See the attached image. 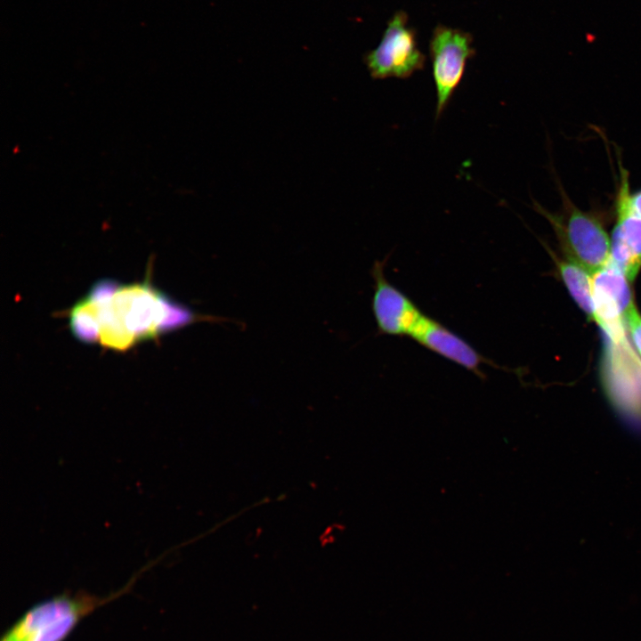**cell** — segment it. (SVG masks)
Returning <instances> with one entry per match:
<instances>
[{
    "instance_id": "obj_1",
    "label": "cell",
    "mask_w": 641,
    "mask_h": 641,
    "mask_svg": "<svg viewBox=\"0 0 641 641\" xmlns=\"http://www.w3.org/2000/svg\"><path fill=\"white\" fill-rule=\"evenodd\" d=\"M221 319L174 301L148 280L133 284L99 280L69 312L71 331L79 340L116 350L195 321Z\"/></svg>"
},
{
    "instance_id": "obj_2",
    "label": "cell",
    "mask_w": 641,
    "mask_h": 641,
    "mask_svg": "<svg viewBox=\"0 0 641 641\" xmlns=\"http://www.w3.org/2000/svg\"><path fill=\"white\" fill-rule=\"evenodd\" d=\"M134 584L104 597L85 592L62 593L44 600L19 618L1 641H64L77 625L96 608L123 595Z\"/></svg>"
},
{
    "instance_id": "obj_3",
    "label": "cell",
    "mask_w": 641,
    "mask_h": 641,
    "mask_svg": "<svg viewBox=\"0 0 641 641\" xmlns=\"http://www.w3.org/2000/svg\"><path fill=\"white\" fill-rule=\"evenodd\" d=\"M627 333L605 337L603 383L613 407L641 429V358Z\"/></svg>"
},
{
    "instance_id": "obj_4",
    "label": "cell",
    "mask_w": 641,
    "mask_h": 641,
    "mask_svg": "<svg viewBox=\"0 0 641 641\" xmlns=\"http://www.w3.org/2000/svg\"><path fill=\"white\" fill-rule=\"evenodd\" d=\"M564 201L566 212L563 217L537 207L553 225L569 259L593 275L609 261L611 239L596 217L580 210L567 198Z\"/></svg>"
},
{
    "instance_id": "obj_5",
    "label": "cell",
    "mask_w": 641,
    "mask_h": 641,
    "mask_svg": "<svg viewBox=\"0 0 641 641\" xmlns=\"http://www.w3.org/2000/svg\"><path fill=\"white\" fill-rule=\"evenodd\" d=\"M363 61L374 79H406L424 69L426 55L418 48L417 31L409 24L406 12L394 13L378 45Z\"/></svg>"
},
{
    "instance_id": "obj_6",
    "label": "cell",
    "mask_w": 641,
    "mask_h": 641,
    "mask_svg": "<svg viewBox=\"0 0 641 641\" xmlns=\"http://www.w3.org/2000/svg\"><path fill=\"white\" fill-rule=\"evenodd\" d=\"M471 33L437 24L429 41V56L436 93L435 119L448 107L460 85L467 61L475 55Z\"/></svg>"
},
{
    "instance_id": "obj_7",
    "label": "cell",
    "mask_w": 641,
    "mask_h": 641,
    "mask_svg": "<svg viewBox=\"0 0 641 641\" xmlns=\"http://www.w3.org/2000/svg\"><path fill=\"white\" fill-rule=\"evenodd\" d=\"M385 261H377L371 268L374 280L372 312L378 334L411 337L426 314L385 274Z\"/></svg>"
},
{
    "instance_id": "obj_8",
    "label": "cell",
    "mask_w": 641,
    "mask_h": 641,
    "mask_svg": "<svg viewBox=\"0 0 641 641\" xmlns=\"http://www.w3.org/2000/svg\"><path fill=\"white\" fill-rule=\"evenodd\" d=\"M616 197V223L611 239V259L632 281L641 268V217L629 205L628 172L621 169Z\"/></svg>"
},
{
    "instance_id": "obj_9",
    "label": "cell",
    "mask_w": 641,
    "mask_h": 641,
    "mask_svg": "<svg viewBox=\"0 0 641 641\" xmlns=\"http://www.w3.org/2000/svg\"><path fill=\"white\" fill-rule=\"evenodd\" d=\"M427 350L471 371L480 378L485 375L482 366L500 368L481 354L467 341L438 320L426 315L411 337Z\"/></svg>"
},
{
    "instance_id": "obj_10",
    "label": "cell",
    "mask_w": 641,
    "mask_h": 641,
    "mask_svg": "<svg viewBox=\"0 0 641 641\" xmlns=\"http://www.w3.org/2000/svg\"><path fill=\"white\" fill-rule=\"evenodd\" d=\"M629 279L611 259L592 275L594 320L601 329L626 322V313L634 303Z\"/></svg>"
},
{
    "instance_id": "obj_11",
    "label": "cell",
    "mask_w": 641,
    "mask_h": 641,
    "mask_svg": "<svg viewBox=\"0 0 641 641\" xmlns=\"http://www.w3.org/2000/svg\"><path fill=\"white\" fill-rule=\"evenodd\" d=\"M558 272L572 299L590 320L595 318L592 275L568 259L558 263Z\"/></svg>"
},
{
    "instance_id": "obj_12",
    "label": "cell",
    "mask_w": 641,
    "mask_h": 641,
    "mask_svg": "<svg viewBox=\"0 0 641 641\" xmlns=\"http://www.w3.org/2000/svg\"><path fill=\"white\" fill-rule=\"evenodd\" d=\"M626 320L629 337L641 358V314L635 302L629 306L626 313Z\"/></svg>"
},
{
    "instance_id": "obj_13",
    "label": "cell",
    "mask_w": 641,
    "mask_h": 641,
    "mask_svg": "<svg viewBox=\"0 0 641 641\" xmlns=\"http://www.w3.org/2000/svg\"><path fill=\"white\" fill-rule=\"evenodd\" d=\"M629 205L634 213L641 217V190L629 194Z\"/></svg>"
}]
</instances>
